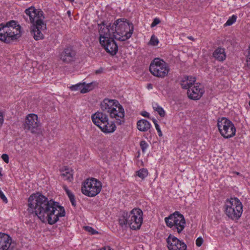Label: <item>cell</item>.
<instances>
[{"mask_svg":"<svg viewBox=\"0 0 250 250\" xmlns=\"http://www.w3.org/2000/svg\"><path fill=\"white\" fill-rule=\"evenodd\" d=\"M166 224L170 228L174 227L178 233H180L184 229L186 221L184 217L178 212H175L165 219Z\"/></svg>","mask_w":250,"mask_h":250,"instance_id":"10","label":"cell"},{"mask_svg":"<svg viewBox=\"0 0 250 250\" xmlns=\"http://www.w3.org/2000/svg\"><path fill=\"white\" fill-rule=\"evenodd\" d=\"M0 175H1V176H2V175L1 172V171H0Z\"/></svg>","mask_w":250,"mask_h":250,"instance_id":"34","label":"cell"},{"mask_svg":"<svg viewBox=\"0 0 250 250\" xmlns=\"http://www.w3.org/2000/svg\"><path fill=\"white\" fill-rule=\"evenodd\" d=\"M237 16H232L231 18H230V19L228 20V21H227V22H226L225 26H228L232 25L233 23L236 22V20H237Z\"/></svg>","mask_w":250,"mask_h":250,"instance_id":"26","label":"cell"},{"mask_svg":"<svg viewBox=\"0 0 250 250\" xmlns=\"http://www.w3.org/2000/svg\"><path fill=\"white\" fill-rule=\"evenodd\" d=\"M2 159L5 161V162H6V163H8V162H9L8 156L7 154H3V155L2 156Z\"/></svg>","mask_w":250,"mask_h":250,"instance_id":"30","label":"cell"},{"mask_svg":"<svg viewBox=\"0 0 250 250\" xmlns=\"http://www.w3.org/2000/svg\"><path fill=\"white\" fill-rule=\"evenodd\" d=\"M196 78L193 76H186L183 78L181 82V86L182 88L188 89L193 86L196 82Z\"/></svg>","mask_w":250,"mask_h":250,"instance_id":"18","label":"cell"},{"mask_svg":"<svg viewBox=\"0 0 250 250\" xmlns=\"http://www.w3.org/2000/svg\"><path fill=\"white\" fill-rule=\"evenodd\" d=\"M99 250H113L112 249L109 247H104L103 248H101Z\"/></svg>","mask_w":250,"mask_h":250,"instance_id":"33","label":"cell"},{"mask_svg":"<svg viewBox=\"0 0 250 250\" xmlns=\"http://www.w3.org/2000/svg\"><path fill=\"white\" fill-rule=\"evenodd\" d=\"M22 28L15 21H10L0 27V41L5 43L15 41L21 37Z\"/></svg>","mask_w":250,"mask_h":250,"instance_id":"4","label":"cell"},{"mask_svg":"<svg viewBox=\"0 0 250 250\" xmlns=\"http://www.w3.org/2000/svg\"><path fill=\"white\" fill-rule=\"evenodd\" d=\"M203 239H202V238H198V239L196 240V244L198 247L201 246V245L203 244Z\"/></svg>","mask_w":250,"mask_h":250,"instance_id":"27","label":"cell"},{"mask_svg":"<svg viewBox=\"0 0 250 250\" xmlns=\"http://www.w3.org/2000/svg\"><path fill=\"white\" fill-rule=\"evenodd\" d=\"M218 128L223 138H230L236 134V129L234 125L226 118H221L218 120Z\"/></svg>","mask_w":250,"mask_h":250,"instance_id":"11","label":"cell"},{"mask_svg":"<svg viewBox=\"0 0 250 250\" xmlns=\"http://www.w3.org/2000/svg\"><path fill=\"white\" fill-rule=\"evenodd\" d=\"M138 129L141 132H146L151 128V124L147 121L145 120H141L139 121L137 124Z\"/></svg>","mask_w":250,"mask_h":250,"instance_id":"21","label":"cell"},{"mask_svg":"<svg viewBox=\"0 0 250 250\" xmlns=\"http://www.w3.org/2000/svg\"><path fill=\"white\" fill-rule=\"evenodd\" d=\"M92 119L93 123L104 132H113L116 130L115 124L109 121L104 113L97 112L92 116Z\"/></svg>","mask_w":250,"mask_h":250,"instance_id":"6","label":"cell"},{"mask_svg":"<svg viewBox=\"0 0 250 250\" xmlns=\"http://www.w3.org/2000/svg\"><path fill=\"white\" fill-rule=\"evenodd\" d=\"M224 211L227 216L232 220L240 218L243 212V206L238 199L230 198L226 201Z\"/></svg>","mask_w":250,"mask_h":250,"instance_id":"5","label":"cell"},{"mask_svg":"<svg viewBox=\"0 0 250 250\" xmlns=\"http://www.w3.org/2000/svg\"><path fill=\"white\" fill-rule=\"evenodd\" d=\"M204 86L200 83H195L188 89L187 95L190 99L198 100L200 99L204 93Z\"/></svg>","mask_w":250,"mask_h":250,"instance_id":"14","label":"cell"},{"mask_svg":"<svg viewBox=\"0 0 250 250\" xmlns=\"http://www.w3.org/2000/svg\"><path fill=\"white\" fill-rule=\"evenodd\" d=\"M25 13L29 17L30 22L38 18L44 17V14L40 9H36L34 7H30L26 9Z\"/></svg>","mask_w":250,"mask_h":250,"instance_id":"16","label":"cell"},{"mask_svg":"<svg viewBox=\"0 0 250 250\" xmlns=\"http://www.w3.org/2000/svg\"><path fill=\"white\" fill-rule=\"evenodd\" d=\"M65 209L59 203L52 200L49 202L48 214V222L50 225H53L58 221L61 217L65 216Z\"/></svg>","mask_w":250,"mask_h":250,"instance_id":"9","label":"cell"},{"mask_svg":"<svg viewBox=\"0 0 250 250\" xmlns=\"http://www.w3.org/2000/svg\"><path fill=\"white\" fill-rule=\"evenodd\" d=\"M111 31L114 39L119 41H125L132 36L133 26L127 19H118L112 26Z\"/></svg>","mask_w":250,"mask_h":250,"instance_id":"3","label":"cell"},{"mask_svg":"<svg viewBox=\"0 0 250 250\" xmlns=\"http://www.w3.org/2000/svg\"><path fill=\"white\" fill-rule=\"evenodd\" d=\"M158 43L159 41L158 38H157V37L154 36V35H152V38H151V40H150L149 44L152 45V46H157V45L158 44Z\"/></svg>","mask_w":250,"mask_h":250,"instance_id":"25","label":"cell"},{"mask_svg":"<svg viewBox=\"0 0 250 250\" xmlns=\"http://www.w3.org/2000/svg\"><path fill=\"white\" fill-rule=\"evenodd\" d=\"M31 34L34 39L36 41L44 39V35L42 34L41 31L36 28L35 27L32 26L31 28Z\"/></svg>","mask_w":250,"mask_h":250,"instance_id":"22","label":"cell"},{"mask_svg":"<svg viewBox=\"0 0 250 250\" xmlns=\"http://www.w3.org/2000/svg\"><path fill=\"white\" fill-rule=\"evenodd\" d=\"M213 56L219 61H223L226 58L225 51L223 48H217L213 52Z\"/></svg>","mask_w":250,"mask_h":250,"instance_id":"20","label":"cell"},{"mask_svg":"<svg viewBox=\"0 0 250 250\" xmlns=\"http://www.w3.org/2000/svg\"><path fill=\"white\" fill-rule=\"evenodd\" d=\"M0 198H1L2 199V200H3V201H4V202H6V203H7V201H8V200H7V198H6V197H5V195H4V194H3V193H2V192L1 190V189H0Z\"/></svg>","mask_w":250,"mask_h":250,"instance_id":"29","label":"cell"},{"mask_svg":"<svg viewBox=\"0 0 250 250\" xmlns=\"http://www.w3.org/2000/svg\"><path fill=\"white\" fill-rule=\"evenodd\" d=\"M49 202L47 198L40 193H34L28 199V206L42 221L48 222Z\"/></svg>","mask_w":250,"mask_h":250,"instance_id":"1","label":"cell"},{"mask_svg":"<svg viewBox=\"0 0 250 250\" xmlns=\"http://www.w3.org/2000/svg\"><path fill=\"white\" fill-rule=\"evenodd\" d=\"M84 229L86 230V231H87L89 232H91L92 233H98V232L95 231V230H93L92 228H91V227H85Z\"/></svg>","mask_w":250,"mask_h":250,"instance_id":"28","label":"cell"},{"mask_svg":"<svg viewBox=\"0 0 250 250\" xmlns=\"http://www.w3.org/2000/svg\"><path fill=\"white\" fill-rule=\"evenodd\" d=\"M3 115H2V113L1 112H0V125H2V124L3 123Z\"/></svg>","mask_w":250,"mask_h":250,"instance_id":"32","label":"cell"},{"mask_svg":"<svg viewBox=\"0 0 250 250\" xmlns=\"http://www.w3.org/2000/svg\"><path fill=\"white\" fill-rule=\"evenodd\" d=\"M102 188L101 182L94 178H89L84 181L82 185V192L87 197H95L100 193Z\"/></svg>","mask_w":250,"mask_h":250,"instance_id":"7","label":"cell"},{"mask_svg":"<svg viewBox=\"0 0 250 250\" xmlns=\"http://www.w3.org/2000/svg\"><path fill=\"white\" fill-rule=\"evenodd\" d=\"M101 108L105 113H108L113 123L122 124L124 123L125 112L118 102L115 100L105 99L101 103Z\"/></svg>","mask_w":250,"mask_h":250,"instance_id":"2","label":"cell"},{"mask_svg":"<svg viewBox=\"0 0 250 250\" xmlns=\"http://www.w3.org/2000/svg\"><path fill=\"white\" fill-rule=\"evenodd\" d=\"M152 106H153V109L158 113L160 116H161V117H163L164 116L165 112H164L163 108L161 107H160L159 105L155 103H153Z\"/></svg>","mask_w":250,"mask_h":250,"instance_id":"23","label":"cell"},{"mask_svg":"<svg viewBox=\"0 0 250 250\" xmlns=\"http://www.w3.org/2000/svg\"><path fill=\"white\" fill-rule=\"evenodd\" d=\"M100 45L108 53L115 55L118 52V46L113 39L108 36L101 35L99 38Z\"/></svg>","mask_w":250,"mask_h":250,"instance_id":"13","label":"cell"},{"mask_svg":"<svg viewBox=\"0 0 250 250\" xmlns=\"http://www.w3.org/2000/svg\"><path fill=\"white\" fill-rule=\"evenodd\" d=\"M143 214L142 211L138 208H134L128 216V224L133 230H138L143 223Z\"/></svg>","mask_w":250,"mask_h":250,"instance_id":"12","label":"cell"},{"mask_svg":"<svg viewBox=\"0 0 250 250\" xmlns=\"http://www.w3.org/2000/svg\"><path fill=\"white\" fill-rule=\"evenodd\" d=\"M167 242L169 250H187L186 245L172 234L168 238Z\"/></svg>","mask_w":250,"mask_h":250,"instance_id":"15","label":"cell"},{"mask_svg":"<svg viewBox=\"0 0 250 250\" xmlns=\"http://www.w3.org/2000/svg\"><path fill=\"white\" fill-rule=\"evenodd\" d=\"M11 242V238L8 235L0 232V250H8Z\"/></svg>","mask_w":250,"mask_h":250,"instance_id":"17","label":"cell"},{"mask_svg":"<svg viewBox=\"0 0 250 250\" xmlns=\"http://www.w3.org/2000/svg\"><path fill=\"white\" fill-rule=\"evenodd\" d=\"M148 174V172L146 169H142L136 172V175L141 179H144L146 177H147Z\"/></svg>","mask_w":250,"mask_h":250,"instance_id":"24","label":"cell"},{"mask_svg":"<svg viewBox=\"0 0 250 250\" xmlns=\"http://www.w3.org/2000/svg\"><path fill=\"white\" fill-rule=\"evenodd\" d=\"M160 22V21L159 20V19H155L154 20V22H152V27H155V26L156 25H158L159 22Z\"/></svg>","mask_w":250,"mask_h":250,"instance_id":"31","label":"cell"},{"mask_svg":"<svg viewBox=\"0 0 250 250\" xmlns=\"http://www.w3.org/2000/svg\"><path fill=\"white\" fill-rule=\"evenodd\" d=\"M26 125L30 128H34L37 127L38 125V116L35 114H29L27 115L25 120Z\"/></svg>","mask_w":250,"mask_h":250,"instance_id":"19","label":"cell"},{"mask_svg":"<svg viewBox=\"0 0 250 250\" xmlns=\"http://www.w3.org/2000/svg\"><path fill=\"white\" fill-rule=\"evenodd\" d=\"M149 70L153 76L158 78H164L169 73L170 68L164 60L160 58H155L152 61Z\"/></svg>","mask_w":250,"mask_h":250,"instance_id":"8","label":"cell"}]
</instances>
